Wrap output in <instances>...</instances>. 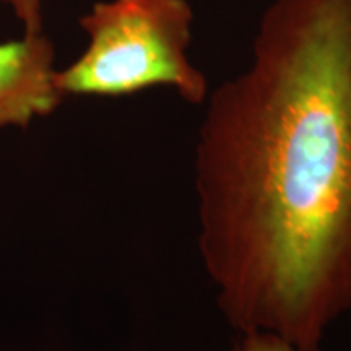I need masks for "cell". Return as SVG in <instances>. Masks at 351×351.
Segmentation results:
<instances>
[{"label": "cell", "mask_w": 351, "mask_h": 351, "mask_svg": "<svg viewBox=\"0 0 351 351\" xmlns=\"http://www.w3.org/2000/svg\"><path fill=\"white\" fill-rule=\"evenodd\" d=\"M204 104L197 243L219 311L320 351L351 311V0H271Z\"/></svg>", "instance_id": "cell-1"}, {"label": "cell", "mask_w": 351, "mask_h": 351, "mask_svg": "<svg viewBox=\"0 0 351 351\" xmlns=\"http://www.w3.org/2000/svg\"><path fill=\"white\" fill-rule=\"evenodd\" d=\"M234 351H300L296 346L269 332L241 333Z\"/></svg>", "instance_id": "cell-5"}, {"label": "cell", "mask_w": 351, "mask_h": 351, "mask_svg": "<svg viewBox=\"0 0 351 351\" xmlns=\"http://www.w3.org/2000/svg\"><path fill=\"white\" fill-rule=\"evenodd\" d=\"M194 10L187 0H99L83 13L85 51L56 72L64 96L119 98L155 86L202 106L210 93L192 62Z\"/></svg>", "instance_id": "cell-2"}, {"label": "cell", "mask_w": 351, "mask_h": 351, "mask_svg": "<svg viewBox=\"0 0 351 351\" xmlns=\"http://www.w3.org/2000/svg\"><path fill=\"white\" fill-rule=\"evenodd\" d=\"M23 25V33L44 32V0H0Z\"/></svg>", "instance_id": "cell-4"}, {"label": "cell", "mask_w": 351, "mask_h": 351, "mask_svg": "<svg viewBox=\"0 0 351 351\" xmlns=\"http://www.w3.org/2000/svg\"><path fill=\"white\" fill-rule=\"evenodd\" d=\"M54 64V43L44 32L0 43V129L26 127L59 108Z\"/></svg>", "instance_id": "cell-3"}]
</instances>
